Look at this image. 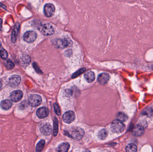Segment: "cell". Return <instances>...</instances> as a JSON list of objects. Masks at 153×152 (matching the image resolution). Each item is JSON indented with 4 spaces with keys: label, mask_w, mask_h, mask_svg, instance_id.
Returning <instances> with one entry per match:
<instances>
[{
    "label": "cell",
    "mask_w": 153,
    "mask_h": 152,
    "mask_svg": "<svg viewBox=\"0 0 153 152\" xmlns=\"http://www.w3.org/2000/svg\"><path fill=\"white\" fill-rule=\"evenodd\" d=\"M38 30L45 36L52 35L55 33L54 27L48 23H39L37 26Z\"/></svg>",
    "instance_id": "obj_1"
},
{
    "label": "cell",
    "mask_w": 153,
    "mask_h": 152,
    "mask_svg": "<svg viewBox=\"0 0 153 152\" xmlns=\"http://www.w3.org/2000/svg\"><path fill=\"white\" fill-rule=\"evenodd\" d=\"M73 42L72 40L69 39L64 38L56 39L52 42V44L55 47L59 49H64L72 46Z\"/></svg>",
    "instance_id": "obj_2"
},
{
    "label": "cell",
    "mask_w": 153,
    "mask_h": 152,
    "mask_svg": "<svg viewBox=\"0 0 153 152\" xmlns=\"http://www.w3.org/2000/svg\"><path fill=\"white\" fill-rule=\"evenodd\" d=\"M70 136L75 140H79L82 139L84 135V131L80 127H74L70 131Z\"/></svg>",
    "instance_id": "obj_3"
},
{
    "label": "cell",
    "mask_w": 153,
    "mask_h": 152,
    "mask_svg": "<svg viewBox=\"0 0 153 152\" xmlns=\"http://www.w3.org/2000/svg\"><path fill=\"white\" fill-rule=\"evenodd\" d=\"M147 123L146 121L140 122L136 125L133 130V134L135 136H140L143 134L145 129L147 128Z\"/></svg>",
    "instance_id": "obj_4"
},
{
    "label": "cell",
    "mask_w": 153,
    "mask_h": 152,
    "mask_svg": "<svg viewBox=\"0 0 153 152\" xmlns=\"http://www.w3.org/2000/svg\"><path fill=\"white\" fill-rule=\"evenodd\" d=\"M111 129L114 133H121L125 130V125L121 121L115 119L111 123Z\"/></svg>",
    "instance_id": "obj_5"
},
{
    "label": "cell",
    "mask_w": 153,
    "mask_h": 152,
    "mask_svg": "<svg viewBox=\"0 0 153 152\" xmlns=\"http://www.w3.org/2000/svg\"><path fill=\"white\" fill-rule=\"evenodd\" d=\"M42 100V98L39 95H32L28 99L29 104L33 107H36L41 104Z\"/></svg>",
    "instance_id": "obj_6"
},
{
    "label": "cell",
    "mask_w": 153,
    "mask_h": 152,
    "mask_svg": "<svg viewBox=\"0 0 153 152\" xmlns=\"http://www.w3.org/2000/svg\"><path fill=\"white\" fill-rule=\"evenodd\" d=\"M55 7L52 4L47 3L45 5L44 8V15L47 17L53 16L55 13Z\"/></svg>",
    "instance_id": "obj_7"
},
{
    "label": "cell",
    "mask_w": 153,
    "mask_h": 152,
    "mask_svg": "<svg viewBox=\"0 0 153 152\" xmlns=\"http://www.w3.org/2000/svg\"><path fill=\"white\" fill-rule=\"evenodd\" d=\"M37 36V34L35 32L28 31L24 35L23 39L28 43H31L35 41Z\"/></svg>",
    "instance_id": "obj_8"
},
{
    "label": "cell",
    "mask_w": 153,
    "mask_h": 152,
    "mask_svg": "<svg viewBox=\"0 0 153 152\" xmlns=\"http://www.w3.org/2000/svg\"><path fill=\"white\" fill-rule=\"evenodd\" d=\"M75 119V114L74 112L71 111L67 112L63 116V120L64 122L67 123H70L74 121Z\"/></svg>",
    "instance_id": "obj_9"
},
{
    "label": "cell",
    "mask_w": 153,
    "mask_h": 152,
    "mask_svg": "<svg viewBox=\"0 0 153 152\" xmlns=\"http://www.w3.org/2000/svg\"><path fill=\"white\" fill-rule=\"evenodd\" d=\"M23 96V92L20 90L13 91L10 94V98L14 102H19L22 99Z\"/></svg>",
    "instance_id": "obj_10"
},
{
    "label": "cell",
    "mask_w": 153,
    "mask_h": 152,
    "mask_svg": "<svg viewBox=\"0 0 153 152\" xmlns=\"http://www.w3.org/2000/svg\"><path fill=\"white\" fill-rule=\"evenodd\" d=\"M21 81L20 76L18 75H13L10 77L9 79V84L12 87H15L19 84Z\"/></svg>",
    "instance_id": "obj_11"
},
{
    "label": "cell",
    "mask_w": 153,
    "mask_h": 152,
    "mask_svg": "<svg viewBox=\"0 0 153 152\" xmlns=\"http://www.w3.org/2000/svg\"><path fill=\"white\" fill-rule=\"evenodd\" d=\"M41 133L44 135H50L52 131V128L49 123H44L41 126L40 128Z\"/></svg>",
    "instance_id": "obj_12"
},
{
    "label": "cell",
    "mask_w": 153,
    "mask_h": 152,
    "mask_svg": "<svg viewBox=\"0 0 153 152\" xmlns=\"http://www.w3.org/2000/svg\"><path fill=\"white\" fill-rule=\"evenodd\" d=\"M36 114H37V116L40 118H44L48 115V114H49V111H48V109L47 108H40L37 110Z\"/></svg>",
    "instance_id": "obj_13"
},
{
    "label": "cell",
    "mask_w": 153,
    "mask_h": 152,
    "mask_svg": "<svg viewBox=\"0 0 153 152\" xmlns=\"http://www.w3.org/2000/svg\"><path fill=\"white\" fill-rule=\"evenodd\" d=\"M109 75L106 73L100 74L98 77V81L102 84H107L109 80Z\"/></svg>",
    "instance_id": "obj_14"
},
{
    "label": "cell",
    "mask_w": 153,
    "mask_h": 152,
    "mask_svg": "<svg viewBox=\"0 0 153 152\" xmlns=\"http://www.w3.org/2000/svg\"><path fill=\"white\" fill-rule=\"evenodd\" d=\"M20 29V25L18 23H17L14 26V28L13 31L11 35L12 42L14 43L16 41L17 37L19 33Z\"/></svg>",
    "instance_id": "obj_15"
},
{
    "label": "cell",
    "mask_w": 153,
    "mask_h": 152,
    "mask_svg": "<svg viewBox=\"0 0 153 152\" xmlns=\"http://www.w3.org/2000/svg\"><path fill=\"white\" fill-rule=\"evenodd\" d=\"M85 79L88 83H92L95 79V75L92 71H88L84 75Z\"/></svg>",
    "instance_id": "obj_16"
},
{
    "label": "cell",
    "mask_w": 153,
    "mask_h": 152,
    "mask_svg": "<svg viewBox=\"0 0 153 152\" xmlns=\"http://www.w3.org/2000/svg\"><path fill=\"white\" fill-rule=\"evenodd\" d=\"M70 145L67 142L61 143L57 148V151L61 152H66L70 149Z\"/></svg>",
    "instance_id": "obj_17"
},
{
    "label": "cell",
    "mask_w": 153,
    "mask_h": 152,
    "mask_svg": "<svg viewBox=\"0 0 153 152\" xmlns=\"http://www.w3.org/2000/svg\"><path fill=\"white\" fill-rule=\"evenodd\" d=\"M12 105V103L11 101L9 100H3L1 104V108L5 110L9 109L11 107Z\"/></svg>",
    "instance_id": "obj_18"
},
{
    "label": "cell",
    "mask_w": 153,
    "mask_h": 152,
    "mask_svg": "<svg viewBox=\"0 0 153 152\" xmlns=\"http://www.w3.org/2000/svg\"><path fill=\"white\" fill-rule=\"evenodd\" d=\"M108 131L106 129H103L100 130L98 133V137L100 140H105L108 135Z\"/></svg>",
    "instance_id": "obj_19"
},
{
    "label": "cell",
    "mask_w": 153,
    "mask_h": 152,
    "mask_svg": "<svg viewBox=\"0 0 153 152\" xmlns=\"http://www.w3.org/2000/svg\"><path fill=\"white\" fill-rule=\"evenodd\" d=\"M126 151L127 152H135L137 151V146L134 144H130L126 148Z\"/></svg>",
    "instance_id": "obj_20"
},
{
    "label": "cell",
    "mask_w": 153,
    "mask_h": 152,
    "mask_svg": "<svg viewBox=\"0 0 153 152\" xmlns=\"http://www.w3.org/2000/svg\"><path fill=\"white\" fill-rule=\"evenodd\" d=\"M45 141L44 140H41L40 141L38 144H37L36 147V152H40L43 150L45 145Z\"/></svg>",
    "instance_id": "obj_21"
},
{
    "label": "cell",
    "mask_w": 153,
    "mask_h": 152,
    "mask_svg": "<svg viewBox=\"0 0 153 152\" xmlns=\"http://www.w3.org/2000/svg\"><path fill=\"white\" fill-rule=\"evenodd\" d=\"M21 62L23 65L25 66H27L29 64V63L31 62V58L28 55H25L23 56L21 59Z\"/></svg>",
    "instance_id": "obj_22"
},
{
    "label": "cell",
    "mask_w": 153,
    "mask_h": 152,
    "mask_svg": "<svg viewBox=\"0 0 153 152\" xmlns=\"http://www.w3.org/2000/svg\"><path fill=\"white\" fill-rule=\"evenodd\" d=\"M118 119L122 122L125 121L127 119V117L125 114L123 113H119L117 116Z\"/></svg>",
    "instance_id": "obj_23"
},
{
    "label": "cell",
    "mask_w": 153,
    "mask_h": 152,
    "mask_svg": "<svg viewBox=\"0 0 153 152\" xmlns=\"http://www.w3.org/2000/svg\"><path fill=\"white\" fill-rule=\"evenodd\" d=\"M58 121L57 119L56 118V119L54 120V132H53V134L54 136H56L58 133Z\"/></svg>",
    "instance_id": "obj_24"
},
{
    "label": "cell",
    "mask_w": 153,
    "mask_h": 152,
    "mask_svg": "<svg viewBox=\"0 0 153 152\" xmlns=\"http://www.w3.org/2000/svg\"><path fill=\"white\" fill-rule=\"evenodd\" d=\"M0 56L2 59H6L8 57V53L7 51L4 49H2L0 50Z\"/></svg>",
    "instance_id": "obj_25"
},
{
    "label": "cell",
    "mask_w": 153,
    "mask_h": 152,
    "mask_svg": "<svg viewBox=\"0 0 153 152\" xmlns=\"http://www.w3.org/2000/svg\"><path fill=\"white\" fill-rule=\"evenodd\" d=\"M85 70H86V68H83L80 69L78 70L77 72L74 73V75H72V78H75L76 77L79 76L80 75H81V74L83 73L84 72H85Z\"/></svg>",
    "instance_id": "obj_26"
},
{
    "label": "cell",
    "mask_w": 153,
    "mask_h": 152,
    "mask_svg": "<svg viewBox=\"0 0 153 152\" xmlns=\"http://www.w3.org/2000/svg\"><path fill=\"white\" fill-rule=\"evenodd\" d=\"M153 114V111L152 108L146 109L143 113V114L148 115V116H151Z\"/></svg>",
    "instance_id": "obj_27"
},
{
    "label": "cell",
    "mask_w": 153,
    "mask_h": 152,
    "mask_svg": "<svg viewBox=\"0 0 153 152\" xmlns=\"http://www.w3.org/2000/svg\"><path fill=\"white\" fill-rule=\"evenodd\" d=\"M7 67L9 69H11L13 68L14 67V63H13V62L11 61L8 59V60L7 61Z\"/></svg>",
    "instance_id": "obj_28"
},
{
    "label": "cell",
    "mask_w": 153,
    "mask_h": 152,
    "mask_svg": "<svg viewBox=\"0 0 153 152\" xmlns=\"http://www.w3.org/2000/svg\"><path fill=\"white\" fill-rule=\"evenodd\" d=\"M54 109H55V111L56 114L58 115H60L61 113H60V109L59 107L58 106V105H57V104H54Z\"/></svg>",
    "instance_id": "obj_29"
},
{
    "label": "cell",
    "mask_w": 153,
    "mask_h": 152,
    "mask_svg": "<svg viewBox=\"0 0 153 152\" xmlns=\"http://www.w3.org/2000/svg\"><path fill=\"white\" fill-rule=\"evenodd\" d=\"M33 68L36 70V71L38 73H41V70L38 68V66L36 64V63H33Z\"/></svg>",
    "instance_id": "obj_30"
},
{
    "label": "cell",
    "mask_w": 153,
    "mask_h": 152,
    "mask_svg": "<svg viewBox=\"0 0 153 152\" xmlns=\"http://www.w3.org/2000/svg\"><path fill=\"white\" fill-rule=\"evenodd\" d=\"M2 21L1 19H0V30L2 29Z\"/></svg>",
    "instance_id": "obj_31"
},
{
    "label": "cell",
    "mask_w": 153,
    "mask_h": 152,
    "mask_svg": "<svg viewBox=\"0 0 153 152\" xmlns=\"http://www.w3.org/2000/svg\"><path fill=\"white\" fill-rule=\"evenodd\" d=\"M2 86V81L0 79V89L1 88V87Z\"/></svg>",
    "instance_id": "obj_32"
},
{
    "label": "cell",
    "mask_w": 153,
    "mask_h": 152,
    "mask_svg": "<svg viewBox=\"0 0 153 152\" xmlns=\"http://www.w3.org/2000/svg\"><path fill=\"white\" fill-rule=\"evenodd\" d=\"M1 41H0V46H1Z\"/></svg>",
    "instance_id": "obj_33"
}]
</instances>
